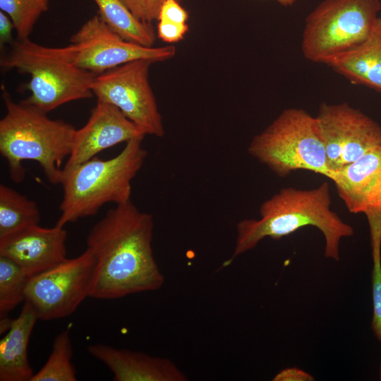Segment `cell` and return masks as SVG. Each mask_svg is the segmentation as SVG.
<instances>
[{"label":"cell","mask_w":381,"mask_h":381,"mask_svg":"<svg viewBox=\"0 0 381 381\" xmlns=\"http://www.w3.org/2000/svg\"><path fill=\"white\" fill-rule=\"evenodd\" d=\"M50 0H0L1 11L12 20L17 39L29 38L40 16L47 11Z\"/></svg>","instance_id":"obj_22"},{"label":"cell","mask_w":381,"mask_h":381,"mask_svg":"<svg viewBox=\"0 0 381 381\" xmlns=\"http://www.w3.org/2000/svg\"><path fill=\"white\" fill-rule=\"evenodd\" d=\"M94 358L105 364L114 381H186L185 374L171 360L107 344L87 346Z\"/></svg>","instance_id":"obj_14"},{"label":"cell","mask_w":381,"mask_h":381,"mask_svg":"<svg viewBox=\"0 0 381 381\" xmlns=\"http://www.w3.org/2000/svg\"><path fill=\"white\" fill-rule=\"evenodd\" d=\"M188 31L186 23H178L164 20H159L157 35L163 42L167 43L179 42L184 38Z\"/></svg>","instance_id":"obj_26"},{"label":"cell","mask_w":381,"mask_h":381,"mask_svg":"<svg viewBox=\"0 0 381 381\" xmlns=\"http://www.w3.org/2000/svg\"><path fill=\"white\" fill-rule=\"evenodd\" d=\"M273 381H313L314 377L310 373L296 367L286 368L279 371Z\"/></svg>","instance_id":"obj_28"},{"label":"cell","mask_w":381,"mask_h":381,"mask_svg":"<svg viewBox=\"0 0 381 381\" xmlns=\"http://www.w3.org/2000/svg\"><path fill=\"white\" fill-rule=\"evenodd\" d=\"M330 205L327 182L308 190L282 188L262 202L260 219H245L237 224L234 250L224 266L254 248L265 238L280 239L307 226L316 227L322 233L325 257L339 261L341 238L352 236L354 231L331 210Z\"/></svg>","instance_id":"obj_2"},{"label":"cell","mask_w":381,"mask_h":381,"mask_svg":"<svg viewBox=\"0 0 381 381\" xmlns=\"http://www.w3.org/2000/svg\"><path fill=\"white\" fill-rule=\"evenodd\" d=\"M380 9V0H324L305 20L304 57L325 64L358 46L370 34Z\"/></svg>","instance_id":"obj_7"},{"label":"cell","mask_w":381,"mask_h":381,"mask_svg":"<svg viewBox=\"0 0 381 381\" xmlns=\"http://www.w3.org/2000/svg\"><path fill=\"white\" fill-rule=\"evenodd\" d=\"M95 261L86 250L55 267L28 279L24 302L39 320H52L73 314L89 297Z\"/></svg>","instance_id":"obj_9"},{"label":"cell","mask_w":381,"mask_h":381,"mask_svg":"<svg viewBox=\"0 0 381 381\" xmlns=\"http://www.w3.org/2000/svg\"><path fill=\"white\" fill-rule=\"evenodd\" d=\"M139 20L152 24L158 19L161 7L166 0H121ZM179 2L183 0H177Z\"/></svg>","instance_id":"obj_25"},{"label":"cell","mask_w":381,"mask_h":381,"mask_svg":"<svg viewBox=\"0 0 381 381\" xmlns=\"http://www.w3.org/2000/svg\"><path fill=\"white\" fill-rule=\"evenodd\" d=\"M381 170V145L356 161L335 171L332 181L339 197L352 213H360L365 195Z\"/></svg>","instance_id":"obj_17"},{"label":"cell","mask_w":381,"mask_h":381,"mask_svg":"<svg viewBox=\"0 0 381 381\" xmlns=\"http://www.w3.org/2000/svg\"><path fill=\"white\" fill-rule=\"evenodd\" d=\"M39 320L27 303L19 315L12 320L0 340V380L30 381L34 375L28 358V346L34 326Z\"/></svg>","instance_id":"obj_16"},{"label":"cell","mask_w":381,"mask_h":381,"mask_svg":"<svg viewBox=\"0 0 381 381\" xmlns=\"http://www.w3.org/2000/svg\"><path fill=\"white\" fill-rule=\"evenodd\" d=\"M150 59L132 61L97 75L92 91L97 100L116 107L146 135H164L162 115L149 82Z\"/></svg>","instance_id":"obj_8"},{"label":"cell","mask_w":381,"mask_h":381,"mask_svg":"<svg viewBox=\"0 0 381 381\" xmlns=\"http://www.w3.org/2000/svg\"><path fill=\"white\" fill-rule=\"evenodd\" d=\"M14 29L11 19L3 11H0V45L2 48L5 44H12L15 41L12 36Z\"/></svg>","instance_id":"obj_29"},{"label":"cell","mask_w":381,"mask_h":381,"mask_svg":"<svg viewBox=\"0 0 381 381\" xmlns=\"http://www.w3.org/2000/svg\"><path fill=\"white\" fill-rule=\"evenodd\" d=\"M76 47V64L97 75L138 59L155 63L173 58V45L149 47L126 41L113 32L95 15L87 20L70 38Z\"/></svg>","instance_id":"obj_11"},{"label":"cell","mask_w":381,"mask_h":381,"mask_svg":"<svg viewBox=\"0 0 381 381\" xmlns=\"http://www.w3.org/2000/svg\"><path fill=\"white\" fill-rule=\"evenodd\" d=\"M6 114L0 120V153L15 183L23 181V162L32 160L41 167L47 180L60 184L62 164L70 155L76 129L62 120L52 119L38 108L16 102L4 89Z\"/></svg>","instance_id":"obj_3"},{"label":"cell","mask_w":381,"mask_h":381,"mask_svg":"<svg viewBox=\"0 0 381 381\" xmlns=\"http://www.w3.org/2000/svg\"><path fill=\"white\" fill-rule=\"evenodd\" d=\"M188 12L177 0H166L162 4L157 20H164L178 23H186Z\"/></svg>","instance_id":"obj_27"},{"label":"cell","mask_w":381,"mask_h":381,"mask_svg":"<svg viewBox=\"0 0 381 381\" xmlns=\"http://www.w3.org/2000/svg\"><path fill=\"white\" fill-rule=\"evenodd\" d=\"M371 272L373 316L371 329L381 342V252H372Z\"/></svg>","instance_id":"obj_24"},{"label":"cell","mask_w":381,"mask_h":381,"mask_svg":"<svg viewBox=\"0 0 381 381\" xmlns=\"http://www.w3.org/2000/svg\"><path fill=\"white\" fill-rule=\"evenodd\" d=\"M28 279L14 261L0 255V320L24 301Z\"/></svg>","instance_id":"obj_21"},{"label":"cell","mask_w":381,"mask_h":381,"mask_svg":"<svg viewBox=\"0 0 381 381\" xmlns=\"http://www.w3.org/2000/svg\"><path fill=\"white\" fill-rule=\"evenodd\" d=\"M152 216L132 202L116 205L90 231L95 261L89 297L118 299L160 289L164 277L154 258Z\"/></svg>","instance_id":"obj_1"},{"label":"cell","mask_w":381,"mask_h":381,"mask_svg":"<svg viewBox=\"0 0 381 381\" xmlns=\"http://www.w3.org/2000/svg\"><path fill=\"white\" fill-rule=\"evenodd\" d=\"M67 231L55 224L30 226L0 239V255L14 261L30 278L67 259Z\"/></svg>","instance_id":"obj_13"},{"label":"cell","mask_w":381,"mask_h":381,"mask_svg":"<svg viewBox=\"0 0 381 381\" xmlns=\"http://www.w3.org/2000/svg\"><path fill=\"white\" fill-rule=\"evenodd\" d=\"M315 117L333 172L381 145V126L346 102H322Z\"/></svg>","instance_id":"obj_10"},{"label":"cell","mask_w":381,"mask_h":381,"mask_svg":"<svg viewBox=\"0 0 381 381\" xmlns=\"http://www.w3.org/2000/svg\"><path fill=\"white\" fill-rule=\"evenodd\" d=\"M379 378H380V380H381V362H380V368H379Z\"/></svg>","instance_id":"obj_31"},{"label":"cell","mask_w":381,"mask_h":381,"mask_svg":"<svg viewBox=\"0 0 381 381\" xmlns=\"http://www.w3.org/2000/svg\"><path fill=\"white\" fill-rule=\"evenodd\" d=\"M353 85L381 92V16L367 38L354 48L327 59L325 64Z\"/></svg>","instance_id":"obj_15"},{"label":"cell","mask_w":381,"mask_h":381,"mask_svg":"<svg viewBox=\"0 0 381 381\" xmlns=\"http://www.w3.org/2000/svg\"><path fill=\"white\" fill-rule=\"evenodd\" d=\"M72 356L73 347L70 333L66 329L54 338L52 352L47 362L34 374L30 381L77 380Z\"/></svg>","instance_id":"obj_20"},{"label":"cell","mask_w":381,"mask_h":381,"mask_svg":"<svg viewBox=\"0 0 381 381\" xmlns=\"http://www.w3.org/2000/svg\"><path fill=\"white\" fill-rule=\"evenodd\" d=\"M142 138L126 143L115 157L101 159L97 157L70 167H64L60 184L63 197L61 214L56 225L96 214L105 204H122L131 200V182L144 164L147 152Z\"/></svg>","instance_id":"obj_4"},{"label":"cell","mask_w":381,"mask_h":381,"mask_svg":"<svg viewBox=\"0 0 381 381\" xmlns=\"http://www.w3.org/2000/svg\"><path fill=\"white\" fill-rule=\"evenodd\" d=\"M98 15L105 24L123 40L153 47L156 38L152 24L137 19L121 0H94Z\"/></svg>","instance_id":"obj_18"},{"label":"cell","mask_w":381,"mask_h":381,"mask_svg":"<svg viewBox=\"0 0 381 381\" xmlns=\"http://www.w3.org/2000/svg\"><path fill=\"white\" fill-rule=\"evenodd\" d=\"M145 135L114 105L97 100L87 123L76 129L72 150L64 167L85 162L101 152Z\"/></svg>","instance_id":"obj_12"},{"label":"cell","mask_w":381,"mask_h":381,"mask_svg":"<svg viewBox=\"0 0 381 381\" xmlns=\"http://www.w3.org/2000/svg\"><path fill=\"white\" fill-rule=\"evenodd\" d=\"M281 5L284 6H291L296 0H276Z\"/></svg>","instance_id":"obj_30"},{"label":"cell","mask_w":381,"mask_h":381,"mask_svg":"<svg viewBox=\"0 0 381 381\" xmlns=\"http://www.w3.org/2000/svg\"><path fill=\"white\" fill-rule=\"evenodd\" d=\"M249 154L275 174L284 177L304 169L332 180L326 152L316 117L306 110H284L264 131L253 137Z\"/></svg>","instance_id":"obj_6"},{"label":"cell","mask_w":381,"mask_h":381,"mask_svg":"<svg viewBox=\"0 0 381 381\" xmlns=\"http://www.w3.org/2000/svg\"><path fill=\"white\" fill-rule=\"evenodd\" d=\"M361 212L367 217L370 237L381 238V170L365 196Z\"/></svg>","instance_id":"obj_23"},{"label":"cell","mask_w":381,"mask_h":381,"mask_svg":"<svg viewBox=\"0 0 381 381\" xmlns=\"http://www.w3.org/2000/svg\"><path fill=\"white\" fill-rule=\"evenodd\" d=\"M8 54L1 59L6 69L30 75L25 89L30 96L23 100L48 114L70 102L94 95L92 85L97 74L75 63L76 47H45L30 40L17 39Z\"/></svg>","instance_id":"obj_5"},{"label":"cell","mask_w":381,"mask_h":381,"mask_svg":"<svg viewBox=\"0 0 381 381\" xmlns=\"http://www.w3.org/2000/svg\"><path fill=\"white\" fill-rule=\"evenodd\" d=\"M37 203L4 184L0 185V239L39 224Z\"/></svg>","instance_id":"obj_19"}]
</instances>
